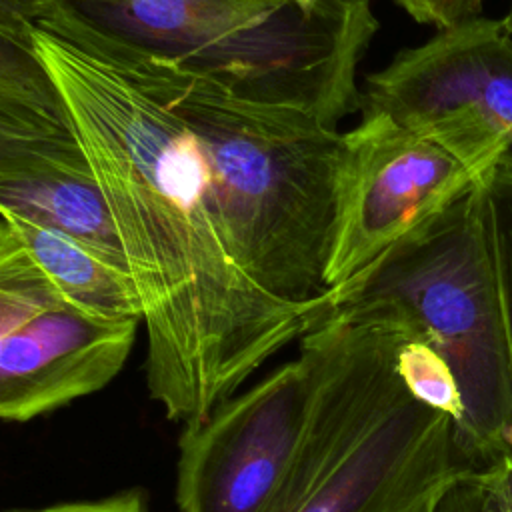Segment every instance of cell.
Returning <instances> with one entry per match:
<instances>
[{
	"label": "cell",
	"mask_w": 512,
	"mask_h": 512,
	"mask_svg": "<svg viewBox=\"0 0 512 512\" xmlns=\"http://www.w3.org/2000/svg\"><path fill=\"white\" fill-rule=\"evenodd\" d=\"M94 32L336 128L362 110L370 0H50ZM40 18V16H38Z\"/></svg>",
	"instance_id": "cell-3"
},
{
	"label": "cell",
	"mask_w": 512,
	"mask_h": 512,
	"mask_svg": "<svg viewBox=\"0 0 512 512\" xmlns=\"http://www.w3.org/2000/svg\"><path fill=\"white\" fill-rule=\"evenodd\" d=\"M0 222L18 236L54 288L76 308L108 318L142 322V302L128 272L114 268L92 248L56 228L0 210Z\"/></svg>",
	"instance_id": "cell-11"
},
{
	"label": "cell",
	"mask_w": 512,
	"mask_h": 512,
	"mask_svg": "<svg viewBox=\"0 0 512 512\" xmlns=\"http://www.w3.org/2000/svg\"><path fill=\"white\" fill-rule=\"evenodd\" d=\"M480 184L326 294V314L396 320L448 362L470 468L512 458V324Z\"/></svg>",
	"instance_id": "cell-4"
},
{
	"label": "cell",
	"mask_w": 512,
	"mask_h": 512,
	"mask_svg": "<svg viewBox=\"0 0 512 512\" xmlns=\"http://www.w3.org/2000/svg\"><path fill=\"white\" fill-rule=\"evenodd\" d=\"M468 470L452 416L416 400L402 382L298 512H434Z\"/></svg>",
	"instance_id": "cell-10"
},
{
	"label": "cell",
	"mask_w": 512,
	"mask_h": 512,
	"mask_svg": "<svg viewBox=\"0 0 512 512\" xmlns=\"http://www.w3.org/2000/svg\"><path fill=\"white\" fill-rule=\"evenodd\" d=\"M486 176L388 114H362L344 132L324 272L328 290L358 276Z\"/></svg>",
	"instance_id": "cell-9"
},
{
	"label": "cell",
	"mask_w": 512,
	"mask_h": 512,
	"mask_svg": "<svg viewBox=\"0 0 512 512\" xmlns=\"http://www.w3.org/2000/svg\"><path fill=\"white\" fill-rule=\"evenodd\" d=\"M502 22H504L506 30L512 34V2H510V10H508V14L502 18Z\"/></svg>",
	"instance_id": "cell-17"
},
{
	"label": "cell",
	"mask_w": 512,
	"mask_h": 512,
	"mask_svg": "<svg viewBox=\"0 0 512 512\" xmlns=\"http://www.w3.org/2000/svg\"><path fill=\"white\" fill-rule=\"evenodd\" d=\"M50 0H0V36H30L32 24Z\"/></svg>",
	"instance_id": "cell-15"
},
{
	"label": "cell",
	"mask_w": 512,
	"mask_h": 512,
	"mask_svg": "<svg viewBox=\"0 0 512 512\" xmlns=\"http://www.w3.org/2000/svg\"><path fill=\"white\" fill-rule=\"evenodd\" d=\"M0 210L70 234L130 274L72 114L30 36H0Z\"/></svg>",
	"instance_id": "cell-7"
},
{
	"label": "cell",
	"mask_w": 512,
	"mask_h": 512,
	"mask_svg": "<svg viewBox=\"0 0 512 512\" xmlns=\"http://www.w3.org/2000/svg\"><path fill=\"white\" fill-rule=\"evenodd\" d=\"M408 16L420 24L450 28L480 18L484 0H394Z\"/></svg>",
	"instance_id": "cell-14"
},
{
	"label": "cell",
	"mask_w": 512,
	"mask_h": 512,
	"mask_svg": "<svg viewBox=\"0 0 512 512\" xmlns=\"http://www.w3.org/2000/svg\"><path fill=\"white\" fill-rule=\"evenodd\" d=\"M434 512H512V458L462 474Z\"/></svg>",
	"instance_id": "cell-13"
},
{
	"label": "cell",
	"mask_w": 512,
	"mask_h": 512,
	"mask_svg": "<svg viewBox=\"0 0 512 512\" xmlns=\"http://www.w3.org/2000/svg\"><path fill=\"white\" fill-rule=\"evenodd\" d=\"M34 26L80 38L146 82L198 138L244 270L272 296L326 314L324 272L344 132L310 112L242 98L54 6Z\"/></svg>",
	"instance_id": "cell-2"
},
{
	"label": "cell",
	"mask_w": 512,
	"mask_h": 512,
	"mask_svg": "<svg viewBox=\"0 0 512 512\" xmlns=\"http://www.w3.org/2000/svg\"><path fill=\"white\" fill-rule=\"evenodd\" d=\"M30 38L72 114L138 290L150 396L170 420L200 422L324 310L284 302L244 270L198 138L146 82L80 38L40 26Z\"/></svg>",
	"instance_id": "cell-1"
},
{
	"label": "cell",
	"mask_w": 512,
	"mask_h": 512,
	"mask_svg": "<svg viewBox=\"0 0 512 512\" xmlns=\"http://www.w3.org/2000/svg\"><path fill=\"white\" fill-rule=\"evenodd\" d=\"M10 512H148L146 500L140 492L130 490L116 496L90 502H68L36 510H10Z\"/></svg>",
	"instance_id": "cell-16"
},
{
	"label": "cell",
	"mask_w": 512,
	"mask_h": 512,
	"mask_svg": "<svg viewBox=\"0 0 512 512\" xmlns=\"http://www.w3.org/2000/svg\"><path fill=\"white\" fill-rule=\"evenodd\" d=\"M396 370L416 400L446 412L454 424L462 418V396L448 362L410 328L400 342Z\"/></svg>",
	"instance_id": "cell-12"
},
{
	"label": "cell",
	"mask_w": 512,
	"mask_h": 512,
	"mask_svg": "<svg viewBox=\"0 0 512 512\" xmlns=\"http://www.w3.org/2000/svg\"><path fill=\"white\" fill-rule=\"evenodd\" d=\"M138 320L70 304L0 222V416L28 422L98 392L126 364Z\"/></svg>",
	"instance_id": "cell-8"
},
{
	"label": "cell",
	"mask_w": 512,
	"mask_h": 512,
	"mask_svg": "<svg viewBox=\"0 0 512 512\" xmlns=\"http://www.w3.org/2000/svg\"><path fill=\"white\" fill-rule=\"evenodd\" d=\"M330 342L316 324L300 354L210 416L186 424L178 440L180 512H272L302 456Z\"/></svg>",
	"instance_id": "cell-5"
},
{
	"label": "cell",
	"mask_w": 512,
	"mask_h": 512,
	"mask_svg": "<svg viewBox=\"0 0 512 512\" xmlns=\"http://www.w3.org/2000/svg\"><path fill=\"white\" fill-rule=\"evenodd\" d=\"M366 112L388 114L482 174L512 166V34L480 16L400 50L364 80Z\"/></svg>",
	"instance_id": "cell-6"
}]
</instances>
